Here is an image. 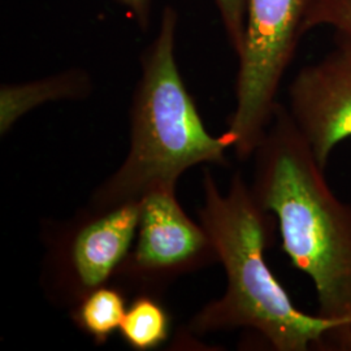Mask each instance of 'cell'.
I'll use <instances>...</instances> for the list:
<instances>
[{
  "instance_id": "obj_10",
  "label": "cell",
  "mask_w": 351,
  "mask_h": 351,
  "mask_svg": "<svg viewBox=\"0 0 351 351\" xmlns=\"http://www.w3.org/2000/svg\"><path fill=\"white\" fill-rule=\"evenodd\" d=\"M171 326V315L160 297L136 294L128 304L119 333L130 349L150 351L158 349L169 339Z\"/></svg>"
},
{
  "instance_id": "obj_3",
  "label": "cell",
  "mask_w": 351,
  "mask_h": 351,
  "mask_svg": "<svg viewBox=\"0 0 351 351\" xmlns=\"http://www.w3.org/2000/svg\"><path fill=\"white\" fill-rule=\"evenodd\" d=\"M178 13L164 8L158 32L141 55V75L130 104V141L124 162L90 197L106 208L139 202L152 190L176 188L199 164H226L234 147L226 130L213 136L180 73L176 58Z\"/></svg>"
},
{
  "instance_id": "obj_13",
  "label": "cell",
  "mask_w": 351,
  "mask_h": 351,
  "mask_svg": "<svg viewBox=\"0 0 351 351\" xmlns=\"http://www.w3.org/2000/svg\"><path fill=\"white\" fill-rule=\"evenodd\" d=\"M136 20L141 29L146 30L150 24L155 0H116Z\"/></svg>"
},
{
  "instance_id": "obj_11",
  "label": "cell",
  "mask_w": 351,
  "mask_h": 351,
  "mask_svg": "<svg viewBox=\"0 0 351 351\" xmlns=\"http://www.w3.org/2000/svg\"><path fill=\"white\" fill-rule=\"evenodd\" d=\"M330 27L339 47L351 52V0H308L303 32Z\"/></svg>"
},
{
  "instance_id": "obj_1",
  "label": "cell",
  "mask_w": 351,
  "mask_h": 351,
  "mask_svg": "<svg viewBox=\"0 0 351 351\" xmlns=\"http://www.w3.org/2000/svg\"><path fill=\"white\" fill-rule=\"evenodd\" d=\"M198 215L224 267L226 288L191 317V333L249 329L274 350L351 351L350 328L301 311L271 271L265 251L275 217L256 202L243 176L234 173L223 193L206 171Z\"/></svg>"
},
{
  "instance_id": "obj_2",
  "label": "cell",
  "mask_w": 351,
  "mask_h": 351,
  "mask_svg": "<svg viewBox=\"0 0 351 351\" xmlns=\"http://www.w3.org/2000/svg\"><path fill=\"white\" fill-rule=\"evenodd\" d=\"M252 158V194L275 217L291 264L310 277L317 315L351 329V206L328 185L288 107L277 103Z\"/></svg>"
},
{
  "instance_id": "obj_8",
  "label": "cell",
  "mask_w": 351,
  "mask_h": 351,
  "mask_svg": "<svg viewBox=\"0 0 351 351\" xmlns=\"http://www.w3.org/2000/svg\"><path fill=\"white\" fill-rule=\"evenodd\" d=\"M93 91L86 71L72 68L23 84H5L0 88V133L7 134L26 113L45 103L85 99Z\"/></svg>"
},
{
  "instance_id": "obj_7",
  "label": "cell",
  "mask_w": 351,
  "mask_h": 351,
  "mask_svg": "<svg viewBox=\"0 0 351 351\" xmlns=\"http://www.w3.org/2000/svg\"><path fill=\"white\" fill-rule=\"evenodd\" d=\"M288 111L326 169L336 146L351 138V52L339 47L303 66L290 84Z\"/></svg>"
},
{
  "instance_id": "obj_12",
  "label": "cell",
  "mask_w": 351,
  "mask_h": 351,
  "mask_svg": "<svg viewBox=\"0 0 351 351\" xmlns=\"http://www.w3.org/2000/svg\"><path fill=\"white\" fill-rule=\"evenodd\" d=\"M230 47L237 55L245 34L246 0H213Z\"/></svg>"
},
{
  "instance_id": "obj_5",
  "label": "cell",
  "mask_w": 351,
  "mask_h": 351,
  "mask_svg": "<svg viewBox=\"0 0 351 351\" xmlns=\"http://www.w3.org/2000/svg\"><path fill=\"white\" fill-rule=\"evenodd\" d=\"M139 202L113 207L86 206L46 230L42 287L52 303L71 308L114 280L137 236Z\"/></svg>"
},
{
  "instance_id": "obj_9",
  "label": "cell",
  "mask_w": 351,
  "mask_h": 351,
  "mask_svg": "<svg viewBox=\"0 0 351 351\" xmlns=\"http://www.w3.org/2000/svg\"><path fill=\"white\" fill-rule=\"evenodd\" d=\"M126 290L110 282L90 291L69 308L75 326L97 345H104L120 330L128 310Z\"/></svg>"
},
{
  "instance_id": "obj_4",
  "label": "cell",
  "mask_w": 351,
  "mask_h": 351,
  "mask_svg": "<svg viewBox=\"0 0 351 351\" xmlns=\"http://www.w3.org/2000/svg\"><path fill=\"white\" fill-rule=\"evenodd\" d=\"M308 0H246L236 78V104L228 130L239 160L252 158L272 121L277 93L300 39Z\"/></svg>"
},
{
  "instance_id": "obj_6",
  "label": "cell",
  "mask_w": 351,
  "mask_h": 351,
  "mask_svg": "<svg viewBox=\"0 0 351 351\" xmlns=\"http://www.w3.org/2000/svg\"><path fill=\"white\" fill-rule=\"evenodd\" d=\"M216 263L213 239L181 207L176 188L156 189L139 201L137 236L113 282L160 297L177 278Z\"/></svg>"
}]
</instances>
